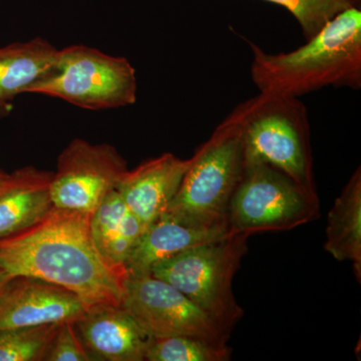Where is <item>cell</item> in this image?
I'll return each mask as SVG.
<instances>
[{"mask_svg":"<svg viewBox=\"0 0 361 361\" xmlns=\"http://www.w3.org/2000/svg\"><path fill=\"white\" fill-rule=\"evenodd\" d=\"M90 214L52 208L37 224L0 239V270L32 277L77 294L87 307L121 305L126 271L109 264L94 245Z\"/></svg>","mask_w":361,"mask_h":361,"instance_id":"1","label":"cell"},{"mask_svg":"<svg viewBox=\"0 0 361 361\" xmlns=\"http://www.w3.org/2000/svg\"><path fill=\"white\" fill-rule=\"evenodd\" d=\"M251 78L263 94L299 97L326 87H361V11L351 7L302 47L268 54L248 42Z\"/></svg>","mask_w":361,"mask_h":361,"instance_id":"2","label":"cell"},{"mask_svg":"<svg viewBox=\"0 0 361 361\" xmlns=\"http://www.w3.org/2000/svg\"><path fill=\"white\" fill-rule=\"evenodd\" d=\"M229 116L241 132L246 165L267 164L317 194L310 116L298 97L260 92Z\"/></svg>","mask_w":361,"mask_h":361,"instance_id":"3","label":"cell"},{"mask_svg":"<svg viewBox=\"0 0 361 361\" xmlns=\"http://www.w3.org/2000/svg\"><path fill=\"white\" fill-rule=\"evenodd\" d=\"M190 159L179 190L163 215L201 229L228 228L230 202L246 168L238 126L228 116Z\"/></svg>","mask_w":361,"mask_h":361,"instance_id":"4","label":"cell"},{"mask_svg":"<svg viewBox=\"0 0 361 361\" xmlns=\"http://www.w3.org/2000/svg\"><path fill=\"white\" fill-rule=\"evenodd\" d=\"M244 234H231L156 263L149 273L168 282L231 332L243 315L233 278L247 252Z\"/></svg>","mask_w":361,"mask_h":361,"instance_id":"5","label":"cell"},{"mask_svg":"<svg viewBox=\"0 0 361 361\" xmlns=\"http://www.w3.org/2000/svg\"><path fill=\"white\" fill-rule=\"evenodd\" d=\"M319 216L318 195L281 171L263 163L247 164L228 210V229L247 236L294 229Z\"/></svg>","mask_w":361,"mask_h":361,"instance_id":"6","label":"cell"},{"mask_svg":"<svg viewBox=\"0 0 361 361\" xmlns=\"http://www.w3.org/2000/svg\"><path fill=\"white\" fill-rule=\"evenodd\" d=\"M137 90L135 71L128 59L73 45L59 51L54 73L28 92L87 110H106L135 104Z\"/></svg>","mask_w":361,"mask_h":361,"instance_id":"7","label":"cell"},{"mask_svg":"<svg viewBox=\"0 0 361 361\" xmlns=\"http://www.w3.org/2000/svg\"><path fill=\"white\" fill-rule=\"evenodd\" d=\"M153 337L184 336L226 345V330L184 293L151 273L128 275L122 303Z\"/></svg>","mask_w":361,"mask_h":361,"instance_id":"8","label":"cell"},{"mask_svg":"<svg viewBox=\"0 0 361 361\" xmlns=\"http://www.w3.org/2000/svg\"><path fill=\"white\" fill-rule=\"evenodd\" d=\"M127 172V161L115 147L73 140L59 156L52 175V205L92 214L116 190Z\"/></svg>","mask_w":361,"mask_h":361,"instance_id":"9","label":"cell"},{"mask_svg":"<svg viewBox=\"0 0 361 361\" xmlns=\"http://www.w3.org/2000/svg\"><path fill=\"white\" fill-rule=\"evenodd\" d=\"M89 310L68 289L32 277H13L0 291V330L75 322Z\"/></svg>","mask_w":361,"mask_h":361,"instance_id":"10","label":"cell"},{"mask_svg":"<svg viewBox=\"0 0 361 361\" xmlns=\"http://www.w3.org/2000/svg\"><path fill=\"white\" fill-rule=\"evenodd\" d=\"M99 361H142L154 337L122 305L90 307L75 322Z\"/></svg>","mask_w":361,"mask_h":361,"instance_id":"11","label":"cell"},{"mask_svg":"<svg viewBox=\"0 0 361 361\" xmlns=\"http://www.w3.org/2000/svg\"><path fill=\"white\" fill-rule=\"evenodd\" d=\"M190 164L191 159L165 153L128 170L123 176L116 191L145 229L166 212Z\"/></svg>","mask_w":361,"mask_h":361,"instance_id":"12","label":"cell"},{"mask_svg":"<svg viewBox=\"0 0 361 361\" xmlns=\"http://www.w3.org/2000/svg\"><path fill=\"white\" fill-rule=\"evenodd\" d=\"M52 175L32 166L6 174L0 183V239L32 227L51 212Z\"/></svg>","mask_w":361,"mask_h":361,"instance_id":"13","label":"cell"},{"mask_svg":"<svg viewBox=\"0 0 361 361\" xmlns=\"http://www.w3.org/2000/svg\"><path fill=\"white\" fill-rule=\"evenodd\" d=\"M231 234L228 228L201 229L161 215L142 232L125 265L128 275L149 273L156 263Z\"/></svg>","mask_w":361,"mask_h":361,"instance_id":"14","label":"cell"},{"mask_svg":"<svg viewBox=\"0 0 361 361\" xmlns=\"http://www.w3.org/2000/svg\"><path fill=\"white\" fill-rule=\"evenodd\" d=\"M58 56L59 49L42 39L0 49V116L11 113L14 97L54 73Z\"/></svg>","mask_w":361,"mask_h":361,"instance_id":"15","label":"cell"},{"mask_svg":"<svg viewBox=\"0 0 361 361\" xmlns=\"http://www.w3.org/2000/svg\"><path fill=\"white\" fill-rule=\"evenodd\" d=\"M90 229L104 260L116 269L126 271V263L145 227L115 190L90 214Z\"/></svg>","mask_w":361,"mask_h":361,"instance_id":"16","label":"cell"},{"mask_svg":"<svg viewBox=\"0 0 361 361\" xmlns=\"http://www.w3.org/2000/svg\"><path fill=\"white\" fill-rule=\"evenodd\" d=\"M324 249L341 262L353 263L361 277V170L355 172L334 201L327 218Z\"/></svg>","mask_w":361,"mask_h":361,"instance_id":"17","label":"cell"},{"mask_svg":"<svg viewBox=\"0 0 361 361\" xmlns=\"http://www.w3.org/2000/svg\"><path fill=\"white\" fill-rule=\"evenodd\" d=\"M231 348L196 337L176 336L154 337L147 350L148 361H226Z\"/></svg>","mask_w":361,"mask_h":361,"instance_id":"18","label":"cell"},{"mask_svg":"<svg viewBox=\"0 0 361 361\" xmlns=\"http://www.w3.org/2000/svg\"><path fill=\"white\" fill-rule=\"evenodd\" d=\"M59 324L0 330V361H44Z\"/></svg>","mask_w":361,"mask_h":361,"instance_id":"19","label":"cell"},{"mask_svg":"<svg viewBox=\"0 0 361 361\" xmlns=\"http://www.w3.org/2000/svg\"><path fill=\"white\" fill-rule=\"evenodd\" d=\"M284 7L295 18L306 40L346 9L360 7V0H264Z\"/></svg>","mask_w":361,"mask_h":361,"instance_id":"20","label":"cell"},{"mask_svg":"<svg viewBox=\"0 0 361 361\" xmlns=\"http://www.w3.org/2000/svg\"><path fill=\"white\" fill-rule=\"evenodd\" d=\"M44 361H97L80 338L75 322H61L45 353Z\"/></svg>","mask_w":361,"mask_h":361,"instance_id":"21","label":"cell"},{"mask_svg":"<svg viewBox=\"0 0 361 361\" xmlns=\"http://www.w3.org/2000/svg\"><path fill=\"white\" fill-rule=\"evenodd\" d=\"M11 279V276H8V275H7L6 273H4V271L0 270V291H1V289L6 286L7 282Z\"/></svg>","mask_w":361,"mask_h":361,"instance_id":"22","label":"cell"},{"mask_svg":"<svg viewBox=\"0 0 361 361\" xmlns=\"http://www.w3.org/2000/svg\"><path fill=\"white\" fill-rule=\"evenodd\" d=\"M6 173H4V171H2L1 169H0V183H1L2 180H4V178H6Z\"/></svg>","mask_w":361,"mask_h":361,"instance_id":"23","label":"cell"}]
</instances>
